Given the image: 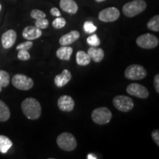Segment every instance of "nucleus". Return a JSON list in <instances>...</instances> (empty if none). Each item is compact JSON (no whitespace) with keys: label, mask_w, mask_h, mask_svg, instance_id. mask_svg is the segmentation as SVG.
<instances>
[{"label":"nucleus","mask_w":159,"mask_h":159,"mask_svg":"<svg viewBox=\"0 0 159 159\" xmlns=\"http://www.w3.org/2000/svg\"><path fill=\"white\" fill-rule=\"evenodd\" d=\"M10 80V75L7 71L4 70H0V85L2 87H7L9 85Z\"/></svg>","instance_id":"obj_23"},{"label":"nucleus","mask_w":159,"mask_h":159,"mask_svg":"<svg viewBox=\"0 0 159 159\" xmlns=\"http://www.w3.org/2000/svg\"><path fill=\"white\" fill-rule=\"evenodd\" d=\"M50 13L52 16H56V17H59L61 16V12L57 8V7H52L50 10Z\"/></svg>","instance_id":"obj_33"},{"label":"nucleus","mask_w":159,"mask_h":159,"mask_svg":"<svg viewBox=\"0 0 159 159\" xmlns=\"http://www.w3.org/2000/svg\"><path fill=\"white\" fill-rule=\"evenodd\" d=\"M13 86L19 90L27 91L31 89L34 85L33 79L23 74H16L12 79Z\"/></svg>","instance_id":"obj_7"},{"label":"nucleus","mask_w":159,"mask_h":159,"mask_svg":"<svg viewBox=\"0 0 159 159\" xmlns=\"http://www.w3.org/2000/svg\"><path fill=\"white\" fill-rule=\"evenodd\" d=\"M120 16V12L116 7H111L99 12L98 18L103 22H113L116 21Z\"/></svg>","instance_id":"obj_10"},{"label":"nucleus","mask_w":159,"mask_h":159,"mask_svg":"<svg viewBox=\"0 0 159 159\" xmlns=\"http://www.w3.org/2000/svg\"><path fill=\"white\" fill-rule=\"evenodd\" d=\"M35 20H36V21H35V26L38 27V28L43 30L48 27L49 21L47 19H46L45 18H41V19H38Z\"/></svg>","instance_id":"obj_27"},{"label":"nucleus","mask_w":159,"mask_h":159,"mask_svg":"<svg viewBox=\"0 0 159 159\" xmlns=\"http://www.w3.org/2000/svg\"><path fill=\"white\" fill-rule=\"evenodd\" d=\"M11 117V111L7 105L0 99V122H6Z\"/></svg>","instance_id":"obj_21"},{"label":"nucleus","mask_w":159,"mask_h":159,"mask_svg":"<svg viewBox=\"0 0 159 159\" xmlns=\"http://www.w3.org/2000/svg\"><path fill=\"white\" fill-rule=\"evenodd\" d=\"M154 87L155 90L158 94H159V75H156L154 77Z\"/></svg>","instance_id":"obj_32"},{"label":"nucleus","mask_w":159,"mask_h":159,"mask_svg":"<svg viewBox=\"0 0 159 159\" xmlns=\"http://www.w3.org/2000/svg\"><path fill=\"white\" fill-rule=\"evenodd\" d=\"M86 41L87 43L91 47H98L100 45V40L96 34H93L87 38Z\"/></svg>","instance_id":"obj_25"},{"label":"nucleus","mask_w":159,"mask_h":159,"mask_svg":"<svg viewBox=\"0 0 159 159\" xmlns=\"http://www.w3.org/2000/svg\"><path fill=\"white\" fill-rule=\"evenodd\" d=\"M66 24V21L64 18L63 17H56V19H54V21H52V27L55 29H61L63 27H65Z\"/></svg>","instance_id":"obj_26"},{"label":"nucleus","mask_w":159,"mask_h":159,"mask_svg":"<svg viewBox=\"0 0 159 159\" xmlns=\"http://www.w3.org/2000/svg\"><path fill=\"white\" fill-rule=\"evenodd\" d=\"M91 57L88 53L84 51L80 50L76 53V62L79 66H85L89 65L91 62Z\"/></svg>","instance_id":"obj_19"},{"label":"nucleus","mask_w":159,"mask_h":159,"mask_svg":"<svg viewBox=\"0 0 159 159\" xmlns=\"http://www.w3.org/2000/svg\"><path fill=\"white\" fill-rule=\"evenodd\" d=\"M147 74L144 67L139 64L128 66L125 71V77L130 80H141L146 77Z\"/></svg>","instance_id":"obj_5"},{"label":"nucleus","mask_w":159,"mask_h":159,"mask_svg":"<svg viewBox=\"0 0 159 159\" xmlns=\"http://www.w3.org/2000/svg\"><path fill=\"white\" fill-rule=\"evenodd\" d=\"M42 35L41 29L38 28L35 26H27L23 30L22 36L27 41H33L39 39Z\"/></svg>","instance_id":"obj_13"},{"label":"nucleus","mask_w":159,"mask_h":159,"mask_svg":"<svg viewBox=\"0 0 159 159\" xmlns=\"http://www.w3.org/2000/svg\"><path fill=\"white\" fill-rule=\"evenodd\" d=\"M13 146V142L8 137L0 135V152L5 154Z\"/></svg>","instance_id":"obj_20"},{"label":"nucleus","mask_w":159,"mask_h":159,"mask_svg":"<svg viewBox=\"0 0 159 159\" xmlns=\"http://www.w3.org/2000/svg\"><path fill=\"white\" fill-rule=\"evenodd\" d=\"M57 106L61 111L71 112L75 108V101L69 95H62L57 99Z\"/></svg>","instance_id":"obj_11"},{"label":"nucleus","mask_w":159,"mask_h":159,"mask_svg":"<svg viewBox=\"0 0 159 159\" xmlns=\"http://www.w3.org/2000/svg\"><path fill=\"white\" fill-rule=\"evenodd\" d=\"M19 52H18V58L21 61H28L30 58V54L29 53L28 50H25V49H19Z\"/></svg>","instance_id":"obj_28"},{"label":"nucleus","mask_w":159,"mask_h":159,"mask_svg":"<svg viewBox=\"0 0 159 159\" xmlns=\"http://www.w3.org/2000/svg\"><path fill=\"white\" fill-rule=\"evenodd\" d=\"M21 110L25 116L31 120H35L40 118L41 115V104L36 99L27 97L21 105Z\"/></svg>","instance_id":"obj_1"},{"label":"nucleus","mask_w":159,"mask_h":159,"mask_svg":"<svg viewBox=\"0 0 159 159\" xmlns=\"http://www.w3.org/2000/svg\"><path fill=\"white\" fill-rule=\"evenodd\" d=\"M159 43L158 39L150 33H145L136 39V44L142 49H150L156 48Z\"/></svg>","instance_id":"obj_8"},{"label":"nucleus","mask_w":159,"mask_h":159,"mask_svg":"<svg viewBox=\"0 0 159 159\" xmlns=\"http://www.w3.org/2000/svg\"><path fill=\"white\" fill-rule=\"evenodd\" d=\"M147 3L144 0H133L123 6L122 12L125 16L132 18L145 11Z\"/></svg>","instance_id":"obj_2"},{"label":"nucleus","mask_w":159,"mask_h":159,"mask_svg":"<svg viewBox=\"0 0 159 159\" xmlns=\"http://www.w3.org/2000/svg\"><path fill=\"white\" fill-rule=\"evenodd\" d=\"M33 43L32 41H27L25 42H23L20 43L16 47V50H19V49H25V50H29L30 49L33 47Z\"/></svg>","instance_id":"obj_30"},{"label":"nucleus","mask_w":159,"mask_h":159,"mask_svg":"<svg viewBox=\"0 0 159 159\" xmlns=\"http://www.w3.org/2000/svg\"><path fill=\"white\" fill-rule=\"evenodd\" d=\"M112 118V113L106 107H99L94 109L91 113L93 122L97 125H103L110 122Z\"/></svg>","instance_id":"obj_4"},{"label":"nucleus","mask_w":159,"mask_h":159,"mask_svg":"<svg viewBox=\"0 0 159 159\" xmlns=\"http://www.w3.org/2000/svg\"><path fill=\"white\" fill-rule=\"evenodd\" d=\"M87 158L88 159H97V157L93 154H89L88 156H87Z\"/></svg>","instance_id":"obj_34"},{"label":"nucleus","mask_w":159,"mask_h":159,"mask_svg":"<svg viewBox=\"0 0 159 159\" xmlns=\"http://www.w3.org/2000/svg\"><path fill=\"white\" fill-rule=\"evenodd\" d=\"M60 7L63 11L69 14H75L78 11V6L74 0H61Z\"/></svg>","instance_id":"obj_16"},{"label":"nucleus","mask_w":159,"mask_h":159,"mask_svg":"<svg viewBox=\"0 0 159 159\" xmlns=\"http://www.w3.org/2000/svg\"><path fill=\"white\" fill-rule=\"evenodd\" d=\"M147 27L150 30L154 32L159 31V16L156 15L149 20Z\"/></svg>","instance_id":"obj_22"},{"label":"nucleus","mask_w":159,"mask_h":159,"mask_svg":"<svg viewBox=\"0 0 159 159\" xmlns=\"http://www.w3.org/2000/svg\"><path fill=\"white\" fill-rule=\"evenodd\" d=\"M71 79V74L68 69H63L61 74L57 75L55 77V84L57 87L61 88L65 86Z\"/></svg>","instance_id":"obj_15"},{"label":"nucleus","mask_w":159,"mask_h":159,"mask_svg":"<svg viewBox=\"0 0 159 159\" xmlns=\"http://www.w3.org/2000/svg\"><path fill=\"white\" fill-rule=\"evenodd\" d=\"M151 135H152V138L153 139L155 143L157 144V146H159V130L158 129L154 130Z\"/></svg>","instance_id":"obj_31"},{"label":"nucleus","mask_w":159,"mask_h":159,"mask_svg":"<svg viewBox=\"0 0 159 159\" xmlns=\"http://www.w3.org/2000/svg\"><path fill=\"white\" fill-rule=\"evenodd\" d=\"M80 35L78 31L72 30L60 38L59 43L61 46H69L80 39Z\"/></svg>","instance_id":"obj_14"},{"label":"nucleus","mask_w":159,"mask_h":159,"mask_svg":"<svg viewBox=\"0 0 159 159\" xmlns=\"http://www.w3.org/2000/svg\"><path fill=\"white\" fill-rule=\"evenodd\" d=\"M126 91L131 96L141 99H147L150 94L148 89L139 83H130L127 86Z\"/></svg>","instance_id":"obj_9"},{"label":"nucleus","mask_w":159,"mask_h":159,"mask_svg":"<svg viewBox=\"0 0 159 159\" xmlns=\"http://www.w3.org/2000/svg\"><path fill=\"white\" fill-rule=\"evenodd\" d=\"M91 59H92L94 62L99 63L104 58L105 52L102 49L98 48L97 47H91L88 49V52Z\"/></svg>","instance_id":"obj_17"},{"label":"nucleus","mask_w":159,"mask_h":159,"mask_svg":"<svg viewBox=\"0 0 159 159\" xmlns=\"http://www.w3.org/2000/svg\"><path fill=\"white\" fill-rule=\"evenodd\" d=\"M30 16L33 19H41V18H46V14L44 12L40 11L39 9H34L31 11Z\"/></svg>","instance_id":"obj_29"},{"label":"nucleus","mask_w":159,"mask_h":159,"mask_svg":"<svg viewBox=\"0 0 159 159\" xmlns=\"http://www.w3.org/2000/svg\"><path fill=\"white\" fill-rule=\"evenodd\" d=\"M1 10H2V5L1 4H0V11H1Z\"/></svg>","instance_id":"obj_37"},{"label":"nucleus","mask_w":159,"mask_h":159,"mask_svg":"<svg viewBox=\"0 0 159 159\" xmlns=\"http://www.w3.org/2000/svg\"><path fill=\"white\" fill-rule=\"evenodd\" d=\"M73 52V49L69 46H61V47L56 51V56L60 60L68 61L71 58Z\"/></svg>","instance_id":"obj_18"},{"label":"nucleus","mask_w":159,"mask_h":159,"mask_svg":"<svg viewBox=\"0 0 159 159\" xmlns=\"http://www.w3.org/2000/svg\"><path fill=\"white\" fill-rule=\"evenodd\" d=\"M95 1H96L97 2H102L105 1V0H95Z\"/></svg>","instance_id":"obj_35"},{"label":"nucleus","mask_w":159,"mask_h":159,"mask_svg":"<svg viewBox=\"0 0 159 159\" xmlns=\"http://www.w3.org/2000/svg\"><path fill=\"white\" fill-rule=\"evenodd\" d=\"M17 34L13 30H9L2 35V44L5 49H9L16 43Z\"/></svg>","instance_id":"obj_12"},{"label":"nucleus","mask_w":159,"mask_h":159,"mask_svg":"<svg viewBox=\"0 0 159 159\" xmlns=\"http://www.w3.org/2000/svg\"><path fill=\"white\" fill-rule=\"evenodd\" d=\"M2 87L1 85H0V92H1V91H2Z\"/></svg>","instance_id":"obj_36"},{"label":"nucleus","mask_w":159,"mask_h":159,"mask_svg":"<svg viewBox=\"0 0 159 159\" xmlns=\"http://www.w3.org/2000/svg\"><path fill=\"white\" fill-rule=\"evenodd\" d=\"M113 105L122 112H129L134 108V102L130 97L125 95H117L113 99Z\"/></svg>","instance_id":"obj_6"},{"label":"nucleus","mask_w":159,"mask_h":159,"mask_svg":"<svg viewBox=\"0 0 159 159\" xmlns=\"http://www.w3.org/2000/svg\"><path fill=\"white\" fill-rule=\"evenodd\" d=\"M83 30L86 33L88 34H91V33H94L96 32V30H97V26H95L94 25V23L91 21H85L83 25Z\"/></svg>","instance_id":"obj_24"},{"label":"nucleus","mask_w":159,"mask_h":159,"mask_svg":"<svg viewBox=\"0 0 159 159\" xmlns=\"http://www.w3.org/2000/svg\"><path fill=\"white\" fill-rule=\"evenodd\" d=\"M57 144L61 150L64 151H72L77 148V140L71 133L65 132L60 134L57 138Z\"/></svg>","instance_id":"obj_3"}]
</instances>
